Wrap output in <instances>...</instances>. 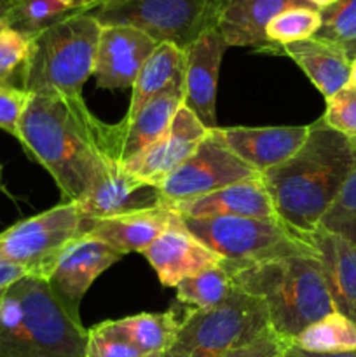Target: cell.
Instances as JSON below:
<instances>
[{
    "label": "cell",
    "instance_id": "1",
    "mask_svg": "<svg viewBox=\"0 0 356 357\" xmlns=\"http://www.w3.org/2000/svg\"><path fill=\"white\" fill-rule=\"evenodd\" d=\"M17 142L51 174L63 202L79 201L115 160L110 124L101 122L84 100L30 94Z\"/></svg>",
    "mask_w": 356,
    "mask_h": 357
},
{
    "label": "cell",
    "instance_id": "2",
    "mask_svg": "<svg viewBox=\"0 0 356 357\" xmlns=\"http://www.w3.org/2000/svg\"><path fill=\"white\" fill-rule=\"evenodd\" d=\"M356 167L351 138L318 119L306 142L288 160L260 174L276 216L299 234L318 229Z\"/></svg>",
    "mask_w": 356,
    "mask_h": 357
},
{
    "label": "cell",
    "instance_id": "3",
    "mask_svg": "<svg viewBox=\"0 0 356 357\" xmlns=\"http://www.w3.org/2000/svg\"><path fill=\"white\" fill-rule=\"evenodd\" d=\"M227 272L236 288L264 302L272 331L290 344L307 326L337 312L318 253L288 255Z\"/></svg>",
    "mask_w": 356,
    "mask_h": 357
},
{
    "label": "cell",
    "instance_id": "4",
    "mask_svg": "<svg viewBox=\"0 0 356 357\" xmlns=\"http://www.w3.org/2000/svg\"><path fill=\"white\" fill-rule=\"evenodd\" d=\"M87 330L59 303L49 282L27 275L0 303V357H84Z\"/></svg>",
    "mask_w": 356,
    "mask_h": 357
},
{
    "label": "cell",
    "instance_id": "5",
    "mask_svg": "<svg viewBox=\"0 0 356 357\" xmlns=\"http://www.w3.org/2000/svg\"><path fill=\"white\" fill-rule=\"evenodd\" d=\"M101 24L89 13H73L31 35L21 89L84 100L82 87L93 75Z\"/></svg>",
    "mask_w": 356,
    "mask_h": 357
},
{
    "label": "cell",
    "instance_id": "6",
    "mask_svg": "<svg viewBox=\"0 0 356 357\" xmlns=\"http://www.w3.org/2000/svg\"><path fill=\"white\" fill-rule=\"evenodd\" d=\"M272 330L264 302L234 288L216 307L181 317L177 335L161 357H222Z\"/></svg>",
    "mask_w": 356,
    "mask_h": 357
},
{
    "label": "cell",
    "instance_id": "7",
    "mask_svg": "<svg viewBox=\"0 0 356 357\" xmlns=\"http://www.w3.org/2000/svg\"><path fill=\"white\" fill-rule=\"evenodd\" d=\"M229 0H100L87 13L101 24H128L157 44L187 51L202 33L218 28Z\"/></svg>",
    "mask_w": 356,
    "mask_h": 357
},
{
    "label": "cell",
    "instance_id": "8",
    "mask_svg": "<svg viewBox=\"0 0 356 357\" xmlns=\"http://www.w3.org/2000/svg\"><path fill=\"white\" fill-rule=\"evenodd\" d=\"M188 232L222 258L225 268H237L288 255L316 253L306 234L286 227L279 218H185Z\"/></svg>",
    "mask_w": 356,
    "mask_h": 357
},
{
    "label": "cell",
    "instance_id": "9",
    "mask_svg": "<svg viewBox=\"0 0 356 357\" xmlns=\"http://www.w3.org/2000/svg\"><path fill=\"white\" fill-rule=\"evenodd\" d=\"M77 236H82V216L72 202H61L0 232V261L21 265L47 279L61 248Z\"/></svg>",
    "mask_w": 356,
    "mask_h": 357
},
{
    "label": "cell",
    "instance_id": "10",
    "mask_svg": "<svg viewBox=\"0 0 356 357\" xmlns=\"http://www.w3.org/2000/svg\"><path fill=\"white\" fill-rule=\"evenodd\" d=\"M251 178H260V174L225 145L218 128H215L209 129L195 152L164 180L159 192L164 204L175 206Z\"/></svg>",
    "mask_w": 356,
    "mask_h": 357
},
{
    "label": "cell",
    "instance_id": "11",
    "mask_svg": "<svg viewBox=\"0 0 356 357\" xmlns=\"http://www.w3.org/2000/svg\"><path fill=\"white\" fill-rule=\"evenodd\" d=\"M122 257L103 241L82 234L61 248L45 281L59 303L72 316L80 317V303L87 289Z\"/></svg>",
    "mask_w": 356,
    "mask_h": 357
},
{
    "label": "cell",
    "instance_id": "12",
    "mask_svg": "<svg viewBox=\"0 0 356 357\" xmlns=\"http://www.w3.org/2000/svg\"><path fill=\"white\" fill-rule=\"evenodd\" d=\"M208 132L209 129L181 105L168 131L157 142L121 164L136 178L159 188L164 180L195 152Z\"/></svg>",
    "mask_w": 356,
    "mask_h": 357
},
{
    "label": "cell",
    "instance_id": "13",
    "mask_svg": "<svg viewBox=\"0 0 356 357\" xmlns=\"http://www.w3.org/2000/svg\"><path fill=\"white\" fill-rule=\"evenodd\" d=\"M157 42L128 24L101 26L93 75L101 89L133 87L140 70L156 51Z\"/></svg>",
    "mask_w": 356,
    "mask_h": 357
},
{
    "label": "cell",
    "instance_id": "14",
    "mask_svg": "<svg viewBox=\"0 0 356 357\" xmlns=\"http://www.w3.org/2000/svg\"><path fill=\"white\" fill-rule=\"evenodd\" d=\"M72 204L84 220H101L156 208L164 202L159 188L142 181L114 160L100 180Z\"/></svg>",
    "mask_w": 356,
    "mask_h": 357
},
{
    "label": "cell",
    "instance_id": "15",
    "mask_svg": "<svg viewBox=\"0 0 356 357\" xmlns=\"http://www.w3.org/2000/svg\"><path fill=\"white\" fill-rule=\"evenodd\" d=\"M142 255L156 271L161 284L168 288H175L184 279L223 261L215 251L188 232L178 213L168 229Z\"/></svg>",
    "mask_w": 356,
    "mask_h": 357
},
{
    "label": "cell",
    "instance_id": "16",
    "mask_svg": "<svg viewBox=\"0 0 356 357\" xmlns=\"http://www.w3.org/2000/svg\"><path fill=\"white\" fill-rule=\"evenodd\" d=\"M229 45L223 40L218 28L202 33L185 51V86L184 105L208 129L218 128L216 124V84L222 65L223 52Z\"/></svg>",
    "mask_w": 356,
    "mask_h": 357
},
{
    "label": "cell",
    "instance_id": "17",
    "mask_svg": "<svg viewBox=\"0 0 356 357\" xmlns=\"http://www.w3.org/2000/svg\"><path fill=\"white\" fill-rule=\"evenodd\" d=\"M184 87H173L143 105L133 117L110 126L114 159L126 162L161 138L184 105Z\"/></svg>",
    "mask_w": 356,
    "mask_h": 357
},
{
    "label": "cell",
    "instance_id": "18",
    "mask_svg": "<svg viewBox=\"0 0 356 357\" xmlns=\"http://www.w3.org/2000/svg\"><path fill=\"white\" fill-rule=\"evenodd\" d=\"M309 126L220 128L225 145L258 174L288 160L306 142Z\"/></svg>",
    "mask_w": 356,
    "mask_h": 357
},
{
    "label": "cell",
    "instance_id": "19",
    "mask_svg": "<svg viewBox=\"0 0 356 357\" xmlns=\"http://www.w3.org/2000/svg\"><path fill=\"white\" fill-rule=\"evenodd\" d=\"M177 211L168 204L101 220H84L82 234L103 241L119 253H143L171 223Z\"/></svg>",
    "mask_w": 356,
    "mask_h": 357
},
{
    "label": "cell",
    "instance_id": "20",
    "mask_svg": "<svg viewBox=\"0 0 356 357\" xmlns=\"http://www.w3.org/2000/svg\"><path fill=\"white\" fill-rule=\"evenodd\" d=\"M185 218H212V216H237V218H278L271 197L260 178L237 181L225 188L170 206Z\"/></svg>",
    "mask_w": 356,
    "mask_h": 357
},
{
    "label": "cell",
    "instance_id": "21",
    "mask_svg": "<svg viewBox=\"0 0 356 357\" xmlns=\"http://www.w3.org/2000/svg\"><path fill=\"white\" fill-rule=\"evenodd\" d=\"M306 237L320 258L335 310L356 321V246L320 227Z\"/></svg>",
    "mask_w": 356,
    "mask_h": 357
},
{
    "label": "cell",
    "instance_id": "22",
    "mask_svg": "<svg viewBox=\"0 0 356 357\" xmlns=\"http://www.w3.org/2000/svg\"><path fill=\"white\" fill-rule=\"evenodd\" d=\"M297 6L309 3L306 0H229L220 16L218 31L229 47H255L267 52V24L279 13Z\"/></svg>",
    "mask_w": 356,
    "mask_h": 357
},
{
    "label": "cell",
    "instance_id": "23",
    "mask_svg": "<svg viewBox=\"0 0 356 357\" xmlns=\"http://www.w3.org/2000/svg\"><path fill=\"white\" fill-rule=\"evenodd\" d=\"M276 54L288 56L290 59H293L297 66L309 77L313 86L323 94L325 100L339 93L342 87L349 86L351 59L335 45L313 37L295 44L283 45Z\"/></svg>",
    "mask_w": 356,
    "mask_h": 357
},
{
    "label": "cell",
    "instance_id": "24",
    "mask_svg": "<svg viewBox=\"0 0 356 357\" xmlns=\"http://www.w3.org/2000/svg\"><path fill=\"white\" fill-rule=\"evenodd\" d=\"M185 51L173 44H159L145 65L140 70L133 84L131 103L126 117H133L143 105L149 103L159 94L185 86Z\"/></svg>",
    "mask_w": 356,
    "mask_h": 357
},
{
    "label": "cell",
    "instance_id": "25",
    "mask_svg": "<svg viewBox=\"0 0 356 357\" xmlns=\"http://www.w3.org/2000/svg\"><path fill=\"white\" fill-rule=\"evenodd\" d=\"M180 323L181 317L175 310L143 312L122 319H112L115 331L142 356L164 354L170 349Z\"/></svg>",
    "mask_w": 356,
    "mask_h": 357
},
{
    "label": "cell",
    "instance_id": "26",
    "mask_svg": "<svg viewBox=\"0 0 356 357\" xmlns=\"http://www.w3.org/2000/svg\"><path fill=\"white\" fill-rule=\"evenodd\" d=\"M73 13H80L77 0H13L0 20L6 26L31 37Z\"/></svg>",
    "mask_w": 356,
    "mask_h": 357
},
{
    "label": "cell",
    "instance_id": "27",
    "mask_svg": "<svg viewBox=\"0 0 356 357\" xmlns=\"http://www.w3.org/2000/svg\"><path fill=\"white\" fill-rule=\"evenodd\" d=\"M234 288L232 278L222 264L184 279L175 286L177 300L188 309V312L216 307L234 291Z\"/></svg>",
    "mask_w": 356,
    "mask_h": 357
},
{
    "label": "cell",
    "instance_id": "28",
    "mask_svg": "<svg viewBox=\"0 0 356 357\" xmlns=\"http://www.w3.org/2000/svg\"><path fill=\"white\" fill-rule=\"evenodd\" d=\"M292 345L307 352L356 351V321L341 312H332L307 326Z\"/></svg>",
    "mask_w": 356,
    "mask_h": 357
},
{
    "label": "cell",
    "instance_id": "29",
    "mask_svg": "<svg viewBox=\"0 0 356 357\" xmlns=\"http://www.w3.org/2000/svg\"><path fill=\"white\" fill-rule=\"evenodd\" d=\"M321 28V10L311 6H297L279 13L265 28L269 54H276L279 47L313 38Z\"/></svg>",
    "mask_w": 356,
    "mask_h": 357
},
{
    "label": "cell",
    "instance_id": "30",
    "mask_svg": "<svg viewBox=\"0 0 356 357\" xmlns=\"http://www.w3.org/2000/svg\"><path fill=\"white\" fill-rule=\"evenodd\" d=\"M314 38L335 45L353 61L356 58V0H341L321 10V28Z\"/></svg>",
    "mask_w": 356,
    "mask_h": 357
},
{
    "label": "cell",
    "instance_id": "31",
    "mask_svg": "<svg viewBox=\"0 0 356 357\" xmlns=\"http://www.w3.org/2000/svg\"><path fill=\"white\" fill-rule=\"evenodd\" d=\"M318 227L356 246V167Z\"/></svg>",
    "mask_w": 356,
    "mask_h": 357
},
{
    "label": "cell",
    "instance_id": "32",
    "mask_svg": "<svg viewBox=\"0 0 356 357\" xmlns=\"http://www.w3.org/2000/svg\"><path fill=\"white\" fill-rule=\"evenodd\" d=\"M30 35L0 26V86L21 87L24 63L30 51Z\"/></svg>",
    "mask_w": 356,
    "mask_h": 357
},
{
    "label": "cell",
    "instance_id": "33",
    "mask_svg": "<svg viewBox=\"0 0 356 357\" xmlns=\"http://www.w3.org/2000/svg\"><path fill=\"white\" fill-rule=\"evenodd\" d=\"M84 357H145L124 340L112 326V321H103L87 330Z\"/></svg>",
    "mask_w": 356,
    "mask_h": 357
},
{
    "label": "cell",
    "instance_id": "34",
    "mask_svg": "<svg viewBox=\"0 0 356 357\" xmlns=\"http://www.w3.org/2000/svg\"><path fill=\"white\" fill-rule=\"evenodd\" d=\"M323 122L334 131L356 138V89L351 86L342 87L339 93L327 100Z\"/></svg>",
    "mask_w": 356,
    "mask_h": 357
},
{
    "label": "cell",
    "instance_id": "35",
    "mask_svg": "<svg viewBox=\"0 0 356 357\" xmlns=\"http://www.w3.org/2000/svg\"><path fill=\"white\" fill-rule=\"evenodd\" d=\"M27 93L21 87L0 86V129L17 139L20 121L28 103Z\"/></svg>",
    "mask_w": 356,
    "mask_h": 357
},
{
    "label": "cell",
    "instance_id": "36",
    "mask_svg": "<svg viewBox=\"0 0 356 357\" xmlns=\"http://www.w3.org/2000/svg\"><path fill=\"white\" fill-rule=\"evenodd\" d=\"M290 345H292L290 342L283 340L279 335L269 330L267 333L262 335L258 340L251 342L250 345H244V347L236 349V351L227 352L222 357H283L285 352L288 351Z\"/></svg>",
    "mask_w": 356,
    "mask_h": 357
},
{
    "label": "cell",
    "instance_id": "37",
    "mask_svg": "<svg viewBox=\"0 0 356 357\" xmlns=\"http://www.w3.org/2000/svg\"><path fill=\"white\" fill-rule=\"evenodd\" d=\"M27 275H34L27 267L9 264V261H0V291L7 289L10 284H14L20 279L27 278Z\"/></svg>",
    "mask_w": 356,
    "mask_h": 357
},
{
    "label": "cell",
    "instance_id": "38",
    "mask_svg": "<svg viewBox=\"0 0 356 357\" xmlns=\"http://www.w3.org/2000/svg\"><path fill=\"white\" fill-rule=\"evenodd\" d=\"M283 357H356V351H348V352H307L302 349L295 347V345H290L288 351L285 352Z\"/></svg>",
    "mask_w": 356,
    "mask_h": 357
},
{
    "label": "cell",
    "instance_id": "39",
    "mask_svg": "<svg viewBox=\"0 0 356 357\" xmlns=\"http://www.w3.org/2000/svg\"><path fill=\"white\" fill-rule=\"evenodd\" d=\"M306 2L309 3V6H313L314 9L325 10V9H328V7L335 6L337 2H341V0H306Z\"/></svg>",
    "mask_w": 356,
    "mask_h": 357
},
{
    "label": "cell",
    "instance_id": "40",
    "mask_svg": "<svg viewBox=\"0 0 356 357\" xmlns=\"http://www.w3.org/2000/svg\"><path fill=\"white\" fill-rule=\"evenodd\" d=\"M79 2V7H80V13H87L89 9H93L94 6H96L100 0H77Z\"/></svg>",
    "mask_w": 356,
    "mask_h": 357
},
{
    "label": "cell",
    "instance_id": "41",
    "mask_svg": "<svg viewBox=\"0 0 356 357\" xmlns=\"http://www.w3.org/2000/svg\"><path fill=\"white\" fill-rule=\"evenodd\" d=\"M349 86L356 89V58L351 61V75H349Z\"/></svg>",
    "mask_w": 356,
    "mask_h": 357
},
{
    "label": "cell",
    "instance_id": "42",
    "mask_svg": "<svg viewBox=\"0 0 356 357\" xmlns=\"http://www.w3.org/2000/svg\"><path fill=\"white\" fill-rule=\"evenodd\" d=\"M10 2H13V0H0V14H2V10L6 9Z\"/></svg>",
    "mask_w": 356,
    "mask_h": 357
},
{
    "label": "cell",
    "instance_id": "43",
    "mask_svg": "<svg viewBox=\"0 0 356 357\" xmlns=\"http://www.w3.org/2000/svg\"><path fill=\"white\" fill-rule=\"evenodd\" d=\"M6 291H7V289H2V291H0V303H2L3 296H6Z\"/></svg>",
    "mask_w": 356,
    "mask_h": 357
},
{
    "label": "cell",
    "instance_id": "44",
    "mask_svg": "<svg viewBox=\"0 0 356 357\" xmlns=\"http://www.w3.org/2000/svg\"><path fill=\"white\" fill-rule=\"evenodd\" d=\"M351 142H353V145H355V149H356V138H351Z\"/></svg>",
    "mask_w": 356,
    "mask_h": 357
},
{
    "label": "cell",
    "instance_id": "45",
    "mask_svg": "<svg viewBox=\"0 0 356 357\" xmlns=\"http://www.w3.org/2000/svg\"><path fill=\"white\" fill-rule=\"evenodd\" d=\"M145 357H161V354H154V356H145Z\"/></svg>",
    "mask_w": 356,
    "mask_h": 357
},
{
    "label": "cell",
    "instance_id": "46",
    "mask_svg": "<svg viewBox=\"0 0 356 357\" xmlns=\"http://www.w3.org/2000/svg\"><path fill=\"white\" fill-rule=\"evenodd\" d=\"M0 178H2V167H0Z\"/></svg>",
    "mask_w": 356,
    "mask_h": 357
},
{
    "label": "cell",
    "instance_id": "47",
    "mask_svg": "<svg viewBox=\"0 0 356 357\" xmlns=\"http://www.w3.org/2000/svg\"><path fill=\"white\" fill-rule=\"evenodd\" d=\"M2 24H3V23H2V21H0V26H2Z\"/></svg>",
    "mask_w": 356,
    "mask_h": 357
},
{
    "label": "cell",
    "instance_id": "48",
    "mask_svg": "<svg viewBox=\"0 0 356 357\" xmlns=\"http://www.w3.org/2000/svg\"><path fill=\"white\" fill-rule=\"evenodd\" d=\"M0 21H2V20H0Z\"/></svg>",
    "mask_w": 356,
    "mask_h": 357
}]
</instances>
